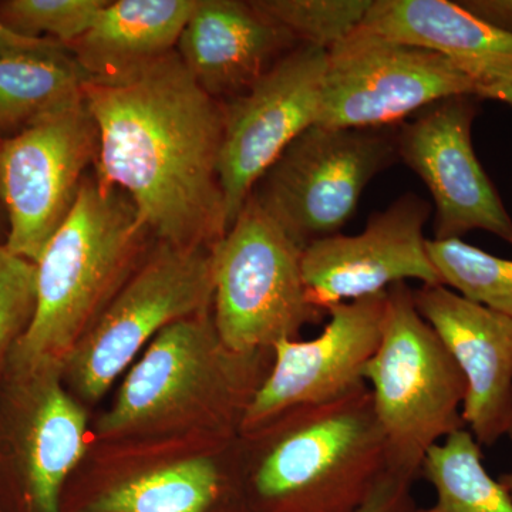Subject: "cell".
Instances as JSON below:
<instances>
[{"label":"cell","instance_id":"obj_1","mask_svg":"<svg viewBox=\"0 0 512 512\" xmlns=\"http://www.w3.org/2000/svg\"><path fill=\"white\" fill-rule=\"evenodd\" d=\"M99 133L94 174L133 202L158 242L212 247L227 232L220 156L224 104L177 52L117 82H87Z\"/></svg>","mask_w":512,"mask_h":512},{"label":"cell","instance_id":"obj_2","mask_svg":"<svg viewBox=\"0 0 512 512\" xmlns=\"http://www.w3.org/2000/svg\"><path fill=\"white\" fill-rule=\"evenodd\" d=\"M130 198L87 174L37 261L36 309L8 356L12 379L60 370L133 275L148 237Z\"/></svg>","mask_w":512,"mask_h":512},{"label":"cell","instance_id":"obj_3","mask_svg":"<svg viewBox=\"0 0 512 512\" xmlns=\"http://www.w3.org/2000/svg\"><path fill=\"white\" fill-rule=\"evenodd\" d=\"M241 434L258 444L245 481L249 512H356L389 473L367 384Z\"/></svg>","mask_w":512,"mask_h":512},{"label":"cell","instance_id":"obj_4","mask_svg":"<svg viewBox=\"0 0 512 512\" xmlns=\"http://www.w3.org/2000/svg\"><path fill=\"white\" fill-rule=\"evenodd\" d=\"M264 352L235 353L222 343L210 312L171 323L128 373L101 436L154 429L192 412L222 436L241 433L242 417L265 379Z\"/></svg>","mask_w":512,"mask_h":512},{"label":"cell","instance_id":"obj_5","mask_svg":"<svg viewBox=\"0 0 512 512\" xmlns=\"http://www.w3.org/2000/svg\"><path fill=\"white\" fill-rule=\"evenodd\" d=\"M365 383L390 473L416 481L430 448L466 429L467 383L439 335L417 311L407 282L387 289L383 333Z\"/></svg>","mask_w":512,"mask_h":512},{"label":"cell","instance_id":"obj_6","mask_svg":"<svg viewBox=\"0 0 512 512\" xmlns=\"http://www.w3.org/2000/svg\"><path fill=\"white\" fill-rule=\"evenodd\" d=\"M214 318L229 350L242 355L298 339L326 312L303 279V249L251 195L241 214L212 245Z\"/></svg>","mask_w":512,"mask_h":512},{"label":"cell","instance_id":"obj_7","mask_svg":"<svg viewBox=\"0 0 512 512\" xmlns=\"http://www.w3.org/2000/svg\"><path fill=\"white\" fill-rule=\"evenodd\" d=\"M397 127L312 126L266 171L252 195L305 251L340 234L370 181L399 160Z\"/></svg>","mask_w":512,"mask_h":512},{"label":"cell","instance_id":"obj_8","mask_svg":"<svg viewBox=\"0 0 512 512\" xmlns=\"http://www.w3.org/2000/svg\"><path fill=\"white\" fill-rule=\"evenodd\" d=\"M214 302L211 247L160 242L67 359L74 389L97 400L151 338L177 320L210 312Z\"/></svg>","mask_w":512,"mask_h":512},{"label":"cell","instance_id":"obj_9","mask_svg":"<svg viewBox=\"0 0 512 512\" xmlns=\"http://www.w3.org/2000/svg\"><path fill=\"white\" fill-rule=\"evenodd\" d=\"M97 151L99 133L83 94L0 140L8 251L37 264L72 211Z\"/></svg>","mask_w":512,"mask_h":512},{"label":"cell","instance_id":"obj_10","mask_svg":"<svg viewBox=\"0 0 512 512\" xmlns=\"http://www.w3.org/2000/svg\"><path fill=\"white\" fill-rule=\"evenodd\" d=\"M477 82L439 53L357 29L328 53L318 126L389 128Z\"/></svg>","mask_w":512,"mask_h":512},{"label":"cell","instance_id":"obj_11","mask_svg":"<svg viewBox=\"0 0 512 512\" xmlns=\"http://www.w3.org/2000/svg\"><path fill=\"white\" fill-rule=\"evenodd\" d=\"M328 53L296 46L247 92L222 103L220 181L227 231L266 171L318 121Z\"/></svg>","mask_w":512,"mask_h":512},{"label":"cell","instance_id":"obj_12","mask_svg":"<svg viewBox=\"0 0 512 512\" xmlns=\"http://www.w3.org/2000/svg\"><path fill=\"white\" fill-rule=\"evenodd\" d=\"M477 96L448 97L397 127V153L429 188L436 205V238L483 229L512 247V218L473 147Z\"/></svg>","mask_w":512,"mask_h":512},{"label":"cell","instance_id":"obj_13","mask_svg":"<svg viewBox=\"0 0 512 512\" xmlns=\"http://www.w3.org/2000/svg\"><path fill=\"white\" fill-rule=\"evenodd\" d=\"M387 291L340 302L318 338L285 339L272 348V365L242 417L241 433L278 414L340 399L365 383L367 363L382 339Z\"/></svg>","mask_w":512,"mask_h":512},{"label":"cell","instance_id":"obj_14","mask_svg":"<svg viewBox=\"0 0 512 512\" xmlns=\"http://www.w3.org/2000/svg\"><path fill=\"white\" fill-rule=\"evenodd\" d=\"M430 214L429 202L409 192L375 212L360 234L333 235L306 247L302 271L313 303L325 311L409 279L443 285L424 237Z\"/></svg>","mask_w":512,"mask_h":512},{"label":"cell","instance_id":"obj_15","mask_svg":"<svg viewBox=\"0 0 512 512\" xmlns=\"http://www.w3.org/2000/svg\"><path fill=\"white\" fill-rule=\"evenodd\" d=\"M413 296L466 379V429L480 446H493L512 423V318L444 285H421Z\"/></svg>","mask_w":512,"mask_h":512},{"label":"cell","instance_id":"obj_16","mask_svg":"<svg viewBox=\"0 0 512 512\" xmlns=\"http://www.w3.org/2000/svg\"><path fill=\"white\" fill-rule=\"evenodd\" d=\"M299 46L281 26L242 0H197L177 55L211 97L234 99Z\"/></svg>","mask_w":512,"mask_h":512},{"label":"cell","instance_id":"obj_17","mask_svg":"<svg viewBox=\"0 0 512 512\" xmlns=\"http://www.w3.org/2000/svg\"><path fill=\"white\" fill-rule=\"evenodd\" d=\"M60 370L12 379L19 394L13 447L30 512H62L66 478L86 453L87 417Z\"/></svg>","mask_w":512,"mask_h":512},{"label":"cell","instance_id":"obj_18","mask_svg":"<svg viewBox=\"0 0 512 512\" xmlns=\"http://www.w3.org/2000/svg\"><path fill=\"white\" fill-rule=\"evenodd\" d=\"M360 30L439 53L478 84L512 77V35L448 0H373Z\"/></svg>","mask_w":512,"mask_h":512},{"label":"cell","instance_id":"obj_19","mask_svg":"<svg viewBox=\"0 0 512 512\" xmlns=\"http://www.w3.org/2000/svg\"><path fill=\"white\" fill-rule=\"evenodd\" d=\"M197 0L106 2L67 49L92 82H117L177 49Z\"/></svg>","mask_w":512,"mask_h":512},{"label":"cell","instance_id":"obj_20","mask_svg":"<svg viewBox=\"0 0 512 512\" xmlns=\"http://www.w3.org/2000/svg\"><path fill=\"white\" fill-rule=\"evenodd\" d=\"M229 485L212 458H191L110 485L70 512H212L228 503Z\"/></svg>","mask_w":512,"mask_h":512},{"label":"cell","instance_id":"obj_21","mask_svg":"<svg viewBox=\"0 0 512 512\" xmlns=\"http://www.w3.org/2000/svg\"><path fill=\"white\" fill-rule=\"evenodd\" d=\"M90 82L69 50L0 57V130H20L83 94Z\"/></svg>","mask_w":512,"mask_h":512},{"label":"cell","instance_id":"obj_22","mask_svg":"<svg viewBox=\"0 0 512 512\" xmlns=\"http://www.w3.org/2000/svg\"><path fill=\"white\" fill-rule=\"evenodd\" d=\"M420 477L436 490V503L413 512H512V498L484 467L483 451L468 429L431 447Z\"/></svg>","mask_w":512,"mask_h":512},{"label":"cell","instance_id":"obj_23","mask_svg":"<svg viewBox=\"0 0 512 512\" xmlns=\"http://www.w3.org/2000/svg\"><path fill=\"white\" fill-rule=\"evenodd\" d=\"M427 251L441 284L512 318V259L488 254L460 238L429 239Z\"/></svg>","mask_w":512,"mask_h":512},{"label":"cell","instance_id":"obj_24","mask_svg":"<svg viewBox=\"0 0 512 512\" xmlns=\"http://www.w3.org/2000/svg\"><path fill=\"white\" fill-rule=\"evenodd\" d=\"M298 45L330 50L362 26L373 0H252Z\"/></svg>","mask_w":512,"mask_h":512},{"label":"cell","instance_id":"obj_25","mask_svg":"<svg viewBox=\"0 0 512 512\" xmlns=\"http://www.w3.org/2000/svg\"><path fill=\"white\" fill-rule=\"evenodd\" d=\"M107 0H5L0 19L29 37H46L69 47L93 25Z\"/></svg>","mask_w":512,"mask_h":512},{"label":"cell","instance_id":"obj_26","mask_svg":"<svg viewBox=\"0 0 512 512\" xmlns=\"http://www.w3.org/2000/svg\"><path fill=\"white\" fill-rule=\"evenodd\" d=\"M35 262L0 245V362L28 330L36 309Z\"/></svg>","mask_w":512,"mask_h":512},{"label":"cell","instance_id":"obj_27","mask_svg":"<svg viewBox=\"0 0 512 512\" xmlns=\"http://www.w3.org/2000/svg\"><path fill=\"white\" fill-rule=\"evenodd\" d=\"M413 484V480L389 471L356 512H413Z\"/></svg>","mask_w":512,"mask_h":512},{"label":"cell","instance_id":"obj_28","mask_svg":"<svg viewBox=\"0 0 512 512\" xmlns=\"http://www.w3.org/2000/svg\"><path fill=\"white\" fill-rule=\"evenodd\" d=\"M69 50L62 43L46 37H29L16 32L0 19V57L45 55Z\"/></svg>","mask_w":512,"mask_h":512},{"label":"cell","instance_id":"obj_29","mask_svg":"<svg viewBox=\"0 0 512 512\" xmlns=\"http://www.w3.org/2000/svg\"><path fill=\"white\" fill-rule=\"evenodd\" d=\"M458 5L512 35V0H461Z\"/></svg>","mask_w":512,"mask_h":512},{"label":"cell","instance_id":"obj_30","mask_svg":"<svg viewBox=\"0 0 512 512\" xmlns=\"http://www.w3.org/2000/svg\"><path fill=\"white\" fill-rule=\"evenodd\" d=\"M476 96L480 100H495L512 106V77L478 84Z\"/></svg>","mask_w":512,"mask_h":512},{"label":"cell","instance_id":"obj_31","mask_svg":"<svg viewBox=\"0 0 512 512\" xmlns=\"http://www.w3.org/2000/svg\"><path fill=\"white\" fill-rule=\"evenodd\" d=\"M498 481H500L501 485H503L512 498V471H510V473L501 474V476L498 477Z\"/></svg>","mask_w":512,"mask_h":512},{"label":"cell","instance_id":"obj_32","mask_svg":"<svg viewBox=\"0 0 512 512\" xmlns=\"http://www.w3.org/2000/svg\"><path fill=\"white\" fill-rule=\"evenodd\" d=\"M212 512H249L244 505H237V507H231V505H227V507L218 508V510Z\"/></svg>","mask_w":512,"mask_h":512},{"label":"cell","instance_id":"obj_33","mask_svg":"<svg viewBox=\"0 0 512 512\" xmlns=\"http://www.w3.org/2000/svg\"><path fill=\"white\" fill-rule=\"evenodd\" d=\"M507 437H510V439L512 440V423H511L510 431H508Z\"/></svg>","mask_w":512,"mask_h":512},{"label":"cell","instance_id":"obj_34","mask_svg":"<svg viewBox=\"0 0 512 512\" xmlns=\"http://www.w3.org/2000/svg\"><path fill=\"white\" fill-rule=\"evenodd\" d=\"M0 204H2V201H0ZM0 245H3V244H0Z\"/></svg>","mask_w":512,"mask_h":512},{"label":"cell","instance_id":"obj_35","mask_svg":"<svg viewBox=\"0 0 512 512\" xmlns=\"http://www.w3.org/2000/svg\"><path fill=\"white\" fill-rule=\"evenodd\" d=\"M0 512H3L2 510H0Z\"/></svg>","mask_w":512,"mask_h":512}]
</instances>
